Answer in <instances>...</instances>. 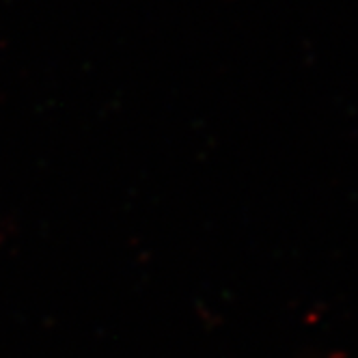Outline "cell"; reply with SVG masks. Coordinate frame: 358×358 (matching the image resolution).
I'll return each instance as SVG.
<instances>
[]
</instances>
